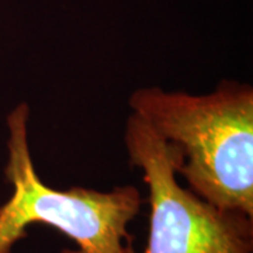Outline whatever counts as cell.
I'll return each mask as SVG.
<instances>
[{
	"label": "cell",
	"instance_id": "1",
	"mask_svg": "<svg viewBox=\"0 0 253 253\" xmlns=\"http://www.w3.org/2000/svg\"><path fill=\"white\" fill-rule=\"evenodd\" d=\"M134 114L163 139L179 146L177 173L199 197L221 210L253 217V90L222 83L207 96L159 87L139 89L129 97Z\"/></svg>",
	"mask_w": 253,
	"mask_h": 253
},
{
	"label": "cell",
	"instance_id": "2",
	"mask_svg": "<svg viewBox=\"0 0 253 253\" xmlns=\"http://www.w3.org/2000/svg\"><path fill=\"white\" fill-rule=\"evenodd\" d=\"M28 116V106L21 103L7 117L9 161L4 174L13 194L0 207V253H11L34 224L52 226L78 245V251L61 253H136L128 225L144 203L139 191L134 186L107 193L49 187L37 174L30 154Z\"/></svg>",
	"mask_w": 253,
	"mask_h": 253
},
{
	"label": "cell",
	"instance_id": "3",
	"mask_svg": "<svg viewBox=\"0 0 253 253\" xmlns=\"http://www.w3.org/2000/svg\"><path fill=\"white\" fill-rule=\"evenodd\" d=\"M126 145L149 189L144 253H253V217L221 210L179 186L176 173L183 155L177 145L163 139L136 114L126 121Z\"/></svg>",
	"mask_w": 253,
	"mask_h": 253
}]
</instances>
